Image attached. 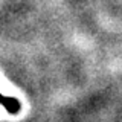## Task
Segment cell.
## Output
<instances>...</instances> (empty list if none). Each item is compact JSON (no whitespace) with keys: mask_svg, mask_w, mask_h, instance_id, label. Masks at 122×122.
I'll return each mask as SVG.
<instances>
[{"mask_svg":"<svg viewBox=\"0 0 122 122\" xmlns=\"http://www.w3.org/2000/svg\"><path fill=\"white\" fill-rule=\"evenodd\" d=\"M2 105L5 107L9 113H17L20 110V104L15 98H11V96H3V101H2Z\"/></svg>","mask_w":122,"mask_h":122,"instance_id":"6da1fadb","label":"cell"},{"mask_svg":"<svg viewBox=\"0 0 122 122\" xmlns=\"http://www.w3.org/2000/svg\"><path fill=\"white\" fill-rule=\"evenodd\" d=\"M2 101H3V96H2V95H0V104H2Z\"/></svg>","mask_w":122,"mask_h":122,"instance_id":"7a4b0ae2","label":"cell"}]
</instances>
